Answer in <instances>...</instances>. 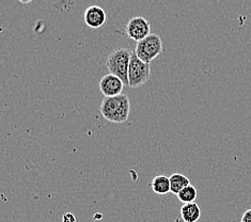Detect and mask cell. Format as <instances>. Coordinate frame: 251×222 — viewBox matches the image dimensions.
<instances>
[{"label": "cell", "mask_w": 251, "mask_h": 222, "mask_svg": "<svg viewBox=\"0 0 251 222\" xmlns=\"http://www.w3.org/2000/svg\"><path fill=\"white\" fill-rule=\"evenodd\" d=\"M130 104L127 95L105 98L100 105V113L107 121L111 123H123L129 116Z\"/></svg>", "instance_id": "1"}, {"label": "cell", "mask_w": 251, "mask_h": 222, "mask_svg": "<svg viewBox=\"0 0 251 222\" xmlns=\"http://www.w3.org/2000/svg\"><path fill=\"white\" fill-rule=\"evenodd\" d=\"M133 52L129 49H117L110 53L106 62L109 74L120 78L125 86H128V69Z\"/></svg>", "instance_id": "2"}, {"label": "cell", "mask_w": 251, "mask_h": 222, "mask_svg": "<svg viewBox=\"0 0 251 222\" xmlns=\"http://www.w3.org/2000/svg\"><path fill=\"white\" fill-rule=\"evenodd\" d=\"M163 51V41L156 33H151L136 44L135 53L143 62L150 64Z\"/></svg>", "instance_id": "3"}, {"label": "cell", "mask_w": 251, "mask_h": 222, "mask_svg": "<svg viewBox=\"0 0 251 222\" xmlns=\"http://www.w3.org/2000/svg\"><path fill=\"white\" fill-rule=\"evenodd\" d=\"M151 77V65L140 60L135 51L131 55L128 69V87L139 88L149 81Z\"/></svg>", "instance_id": "4"}, {"label": "cell", "mask_w": 251, "mask_h": 222, "mask_svg": "<svg viewBox=\"0 0 251 222\" xmlns=\"http://www.w3.org/2000/svg\"><path fill=\"white\" fill-rule=\"evenodd\" d=\"M126 34L128 38L138 42L145 40L151 34V25L146 17L135 16L130 19L126 25Z\"/></svg>", "instance_id": "5"}, {"label": "cell", "mask_w": 251, "mask_h": 222, "mask_svg": "<svg viewBox=\"0 0 251 222\" xmlns=\"http://www.w3.org/2000/svg\"><path fill=\"white\" fill-rule=\"evenodd\" d=\"M124 86L120 78L112 74L105 75L100 81V90L105 98H113L122 94Z\"/></svg>", "instance_id": "6"}, {"label": "cell", "mask_w": 251, "mask_h": 222, "mask_svg": "<svg viewBox=\"0 0 251 222\" xmlns=\"http://www.w3.org/2000/svg\"><path fill=\"white\" fill-rule=\"evenodd\" d=\"M83 20H85L87 26L98 29L105 25L107 14L103 8L99 7V5H91V7L86 9L85 14H83Z\"/></svg>", "instance_id": "7"}, {"label": "cell", "mask_w": 251, "mask_h": 222, "mask_svg": "<svg viewBox=\"0 0 251 222\" xmlns=\"http://www.w3.org/2000/svg\"><path fill=\"white\" fill-rule=\"evenodd\" d=\"M201 217V209L197 203L184 204L181 207V218L184 222H198Z\"/></svg>", "instance_id": "8"}, {"label": "cell", "mask_w": 251, "mask_h": 222, "mask_svg": "<svg viewBox=\"0 0 251 222\" xmlns=\"http://www.w3.org/2000/svg\"><path fill=\"white\" fill-rule=\"evenodd\" d=\"M152 190L157 195H167L171 191L170 188V179L166 175H157L152 179L151 183Z\"/></svg>", "instance_id": "9"}, {"label": "cell", "mask_w": 251, "mask_h": 222, "mask_svg": "<svg viewBox=\"0 0 251 222\" xmlns=\"http://www.w3.org/2000/svg\"><path fill=\"white\" fill-rule=\"evenodd\" d=\"M169 179H170L171 193L176 196L180 194L185 187H187L188 185H190L189 178L187 176L183 175L181 173H173L169 177Z\"/></svg>", "instance_id": "10"}, {"label": "cell", "mask_w": 251, "mask_h": 222, "mask_svg": "<svg viewBox=\"0 0 251 222\" xmlns=\"http://www.w3.org/2000/svg\"><path fill=\"white\" fill-rule=\"evenodd\" d=\"M177 199L184 204H188V203H195V200L198 197V190L193 185H188L187 187H185L180 194L177 196Z\"/></svg>", "instance_id": "11"}, {"label": "cell", "mask_w": 251, "mask_h": 222, "mask_svg": "<svg viewBox=\"0 0 251 222\" xmlns=\"http://www.w3.org/2000/svg\"><path fill=\"white\" fill-rule=\"evenodd\" d=\"M62 222H76V217L73 213H65L62 217Z\"/></svg>", "instance_id": "12"}, {"label": "cell", "mask_w": 251, "mask_h": 222, "mask_svg": "<svg viewBox=\"0 0 251 222\" xmlns=\"http://www.w3.org/2000/svg\"><path fill=\"white\" fill-rule=\"evenodd\" d=\"M241 222H251V208L244 213Z\"/></svg>", "instance_id": "13"}]
</instances>
